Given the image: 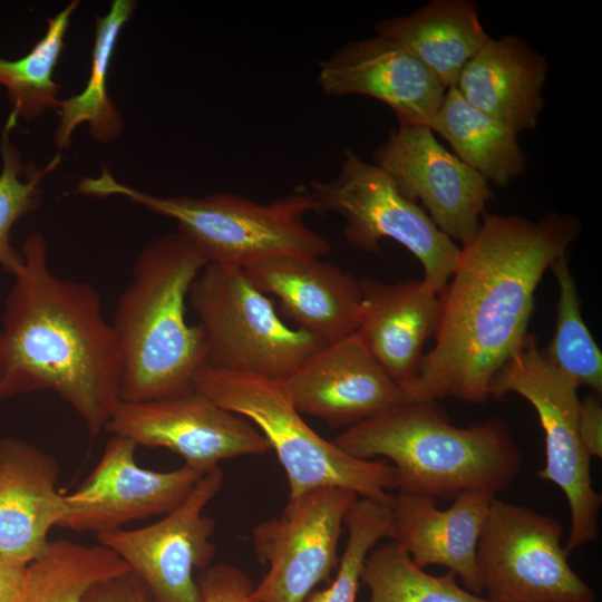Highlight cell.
<instances>
[{
	"mask_svg": "<svg viewBox=\"0 0 602 602\" xmlns=\"http://www.w3.org/2000/svg\"><path fill=\"white\" fill-rule=\"evenodd\" d=\"M317 79L326 95L380 100L399 125L430 127L447 90L404 47L379 35L349 42L320 61Z\"/></svg>",
	"mask_w": 602,
	"mask_h": 602,
	"instance_id": "cell-17",
	"label": "cell"
},
{
	"mask_svg": "<svg viewBox=\"0 0 602 602\" xmlns=\"http://www.w3.org/2000/svg\"><path fill=\"white\" fill-rule=\"evenodd\" d=\"M137 445L111 435L96 466L72 493L65 495L58 527L96 535L128 523L165 515L192 492L203 474L185 465L172 470L140 467Z\"/></svg>",
	"mask_w": 602,
	"mask_h": 602,
	"instance_id": "cell-15",
	"label": "cell"
},
{
	"mask_svg": "<svg viewBox=\"0 0 602 602\" xmlns=\"http://www.w3.org/2000/svg\"><path fill=\"white\" fill-rule=\"evenodd\" d=\"M59 465L25 439L0 438V555L22 565L48 546L65 513L57 489Z\"/></svg>",
	"mask_w": 602,
	"mask_h": 602,
	"instance_id": "cell-20",
	"label": "cell"
},
{
	"mask_svg": "<svg viewBox=\"0 0 602 602\" xmlns=\"http://www.w3.org/2000/svg\"><path fill=\"white\" fill-rule=\"evenodd\" d=\"M197 585L202 602H258L251 579L231 564L220 563L206 567Z\"/></svg>",
	"mask_w": 602,
	"mask_h": 602,
	"instance_id": "cell-32",
	"label": "cell"
},
{
	"mask_svg": "<svg viewBox=\"0 0 602 602\" xmlns=\"http://www.w3.org/2000/svg\"><path fill=\"white\" fill-rule=\"evenodd\" d=\"M301 414L331 426H355L407 401L357 333L323 346L282 380Z\"/></svg>",
	"mask_w": 602,
	"mask_h": 602,
	"instance_id": "cell-16",
	"label": "cell"
},
{
	"mask_svg": "<svg viewBox=\"0 0 602 602\" xmlns=\"http://www.w3.org/2000/svg\"><path fill=\"white\" fill-rule=\"evenodd\" d=\"M495 497L487 491H462L448 508L439 509L431 497L398 492L391 498L388 537L417 566H445L462 579L468 591L482 595L476 548Z\"/></svg>",
	"mask_w": 602,
	"mask_h": 602,
	"instance_id": "cell-19",
	"label": "cell"
},
{
	"mask_svg": "<svg viewBox=\"0 0 602 602\" xmlns=\"http://www.w3.org/2000/svg\"><path fill=\"white\" fill-rule=\"evenodd\" d=\"M79 1H71L48 18L45 35L32 49L17 59L0 57V85L7 89L12 113L30 122L47 110L58 109L60 86L54 71L65 47V37Z\"/></svg>",
	"mask_w": 602,
	"mask_h": 602,
	"instance_id": "cell-27",
	"label": "cell"
},
{
	"mask_svg": "<svg viewBox=\"0 0 602 602\" xmlns=\"http://www.w3.org/2000/svg\"><path fill=\"white\" fill-rule=\"evenodd\" d=\"M580 232V221L569 214L551 212L536 222L484 215L438 294L435 346L404 388L407 401L491 398L494 378L533 336L528 324L542 276Z\"/></svg>",
	"mask_w": 602,
	"mask_h": 602,
	"instance_id": "cell-1",
	"label": "cell"
},
{
	"mask_svg": "<svg viewBox=\"0 0 602 602\" xmlns=\"http://www.w3.org/2000/svg\"><path fill=\"white\" fill-rule=\"evenodd\" d=\"M127 571V564L99 543L50 541L27 565L19 602H84L96 584Z\"/></svg>",
	"mask_w": 602,
	"mask_h": 602,
	"instance_id": "cell-26",
	"label": "cell"
},
{
	"mask_svg": "<svg viewBox=\"0 0 602 602\" xmlns=\"http://www.w3.org/2000/svg\"><path fill=\"white\" fill-rule=\"evenodd\" d=\"M17 120V115L10 111L0 138V269L10 275L22 261L21 251L11 244V231L22 216L38 207L40 182L59 163L57 156L43 169L25 167L20 152L11 140Z\"/></svg>",
	"mask_w": 602,
	"mask_h": 602,
	"instance_id": "cell-30",
	"label": "cell"
},
{
	"mask_svg": "<svg viewBox=\"0 0 602 602\" xmlns=\"http://www.w3.org/2000/svg\"><path fill=\"white\" fill-rule=\"evenodd\" d=\"M361 305L356 333L402 389L419 371L424 346L438 327L440 301L423 280L386 283L360 280Z\"/></svg>",
	"mask_w": 602,
	"mask_h": 602,
	"instance_id": "cell-21",
	"label": "cell"
},
{
	"mask_svg": "<svg viewBox=\"0 0 602 602\" xmlns=\"http://www.w3.org/2000/svg\"><path fill=\"white\" fill-rule=\"evenodd\" d=\"M391 501L358 497L344 517L347 544L336 577L323 590L312 591L303 602H356L366 559L378 541L388 537Z\"/></svg>",
	"mask_w": 602,
	"mask_h": 602,
	"instance_id": "cell-31",
	"label": "cell"
},
{
	"mask_svg": "<svg viewBox=\"0 0 602 602\" xmlns=\"http://www.w3.org/2000/svg\"><path fill=\"white\" fill-rule=\"evenodd\" d=\"M559 284L556 324L552 341L543 351L547 359L579 387L596 395L602 391V352L581 312V300L566 254L550 266Z\"/></svg>",
	"mask_w": 602,
	"mask_h": 602,
	"instance_id": "cell-29",
	"label": "cell"
},
{
	"mask_svg": "<svg viewBox=\"0 0 602 602\" xmlns=\"http://www.w3.org/2000/svg\"><path fill=\"white\" fill-rule=\"evenodd\" d=\"M265 294L279 300L280 312L324 346L356 333L360 280L320 256H280L244 269Z\"/></svg>",
	"mask_w": 602,
	"mask_h": 602,
	"instance_id": "cell-18",
	"label": "cell"
},
{
	"mask_svg": "<svg viewBox=\"0 0 602 602\" xmlns=\"http://www.w3.org/2000/svg\"><path fill=\"white\" fill-rule=\"evenodd\" d=\"M557 520L494 498L479 533L476 563L492 602H595L561 545Z\"/></svg>",
	"mask_w": 602,
	"mask_h": 602,
	"instance_id": "cell-10",
	"label": "cell"
},
{
	"mask_svg": "<svg viewBox=\"0 0 602 602\" xmlns=\"http://www.w3.org/2000/svg\"><path fill=\"white\" fill-rule=\"evenodd\" d=\"M105 431L137 446L168 449L203 475L222 460L271 449L250 420L222 408L195 387L146 401H119Z\"/></svg>",
	"mask_w": 602,
	"mask_h": 602,
	"instance_id": "cell-13",
	"label": "cell"
},
{
	"mask_svg": "<svg viewBox=\"0 0 602 602\" xmlns=\"http://www.w3.org/2000/svg\"><path fill=\"white\" fill-rule=\"evenodd\" d=\"M579 386L538 350L531 337L491 383V397L515 392L535 409L545 441V466L537 472L564 493L570 508L569 555L599 535L602 496L592 485L590 462L579 431Z\"/></svg>",
	"mask_w": 602,
	"mask_h": 602,
	"instance_id": "cell-9",
	"label": "cell"
},
{
	"mask_svg": "<svg viewBox=\"0 0 602 602\" xmlns=\"http://www.w3.org/2000/svg\"><path fill=\"white\" fill-rule=\"evenodd\" d=\"M194 387L261 431L287 474L290 496L340 487L358 497L391 501L389 491L397 489L392 465L353 457L321 437L302 418L282 380L205 366Z\"/></svg>",
	"mask_w": 602,
	"mask_h": 602,
	"instance_id": "cell-6",
	"label": "cell"
},
{
	"mask_svg": "<svg viewBox=\"0 0 602 602\" xmlns=\"http://www.w3.org/2000/svg\"><path fill=\"white\" fill-rule=\"evenodd\" d=\"M137 2L114 0L105 16L96 18L95 41L91 51L89 78L85 88L58 107L59 124L54 139L58 149L70 145V137L79 125L86 123L94 140L109 143L123 129V117L107 91V76L117 39L130 19Z\"/></svg>",
	"mask_w": 602,
	"mask_h": 602,
	"instance_id": "cell-25",
	"label": "cell"
},
{
	"mask_svg": "<svg viewBox=\"0 0 602 602\" xmlns=\"http://www.w3.org/2000/svg\"><path fill=\"white\" fill-rule=\"evenodd\" d=\"M78 192L123 196L174 220L207 263L245 269L272 258H321L331 250L330 242L305 223L307 214L314 212L308 191L263 204L230 192L163 197L119 183L104 166L98 176L84 177Z\"/></svg>",
	"mask_w": 602,
	"mask_h": 602,
	"instance_id": "cell-5",
	"label": "cell"
},
{
	"mask_svg": "<svg viewBox=\"0 0 602 602\" xmlns=\"http://www.w3.org/2000/svg\"><path fill=\"white\" fill-rule=\"evenodd\" d=\"M223 480V472L216 467L155 523L96 535L144 583L154 602H202L194 572L208 567L215 554L211 540L215 522L204 509Z\"/></svg>",
	"mask_w": 602,
	"mask_h": 602,
	"instance_id": "cell-12",
	"label": "cell"
},
{
	"mask_svg": "<svg viewBox=\"0 0 602 602\" xmlns=\"http://www.w3.org/2000/svg\"><path fill=\"white\" fill-rule=\"evenodd\" d=\"M332 443L357 458L387 457L398 492L434 499L467 489L496 495L522 469V453L503 419L457 427L436 401H405L348 427Z\"/></svg>",
	"mask_w": 602,
	"mask_h": 602,
	"instance_id": "cell-4",
	"label": "cell"
},
{
	"mask_svg": "<svg viewBox=\"0 0 602 602\" xmlns=\"http://www.w3.org/2000/svg\"><path fill=\"white\" fill-rule=\"evenodd\" d=\"M547 71L546 59L520 37L489 38L454 87L470 106L518 134L537 126Z\"/></svg>",
	"mask_w": 602,
	"mask_h": 602,
	"instance_id": "cell-22",
	"label": "cell"
},
{
	"mask_svg": "<svg viewBox=\"0 0 602 602\" xmlns=\"http://www.w3.org/2000/svg\"><path fill=\"white\" fill-rule=\"evenodd\" d=\"M27 565L0 555V602H19L22 595Z\"/></svg>",
	"mask_w": 602,
	"mask_h": 602,
	"instance_id": "cell-35",
	"label": "cell"
},
{
	"mask_svg": "<svg viewBox=\"0 0 602 602\" xmlns=\"http://www.w3.org/2000/svg\"><path fill=\"white\" fill-rule=\"evenodd\" d=\"M188 304L207 346L206 366L283 380L324 344L291 328L244 269L207 263Z\"/></svg>",
	"mask_w": 602,
	"mask_h": 602,
	"instance_id": "cell-7",
	"label": "cell"
},
{
	"mask_svg": "<svg viewBox=\"0 0 602 602\" xmlns=\"http://www.w3.org/2000/svg\"><path fill=\"white\" fill-rule=\"evenodd\" d=\"M308 192L314 212L336 213L344 220V239L355 247L376 253L381 240L391 239L420 262L423 282L431 291L439 294L449 281L459 247L376 164L347 149L338 175L330 181L312 179Z\"/></svg>",
	"mask_w": 602,
	"mask_h": 602,
	"instance_id": "cell-8",
	"label": "cell"
},
{
	"mask_svg": "<svg viewBox=\"0 0 602 602\" xmlns=\"http://www.w3.org/2000/svg\"><path fill=\"white\" fill-rule=\"evenodd\" d=\"M207 264L183 233L157 237L138 254L111 322L120 360V401L194 388L207 363L202 327L186 321L190 288Z\"/></svg>",
	"mask_w": 602,
	"mask_h": 602,
	"instance_id": "cell-3",
	"label": "cell"
},
{
	"mask_svg": "<svg viewBox=\"0 0 602 602\" xmlns=\"http://www.w3.org/2000/svg\"><path fill=\"white\" fill-rule=\"evenodd\" d=\"M600 396V395H599ZM579 431L583 446L592 457H602V406L596 394L580 400Z\"/></svg>",
	"mask_w": 602,
	"mask_h": 602,
	"instance_id": "cell-34",
	"label": "cell"
},
{
	"mask_svg": "<svg viewBox=\"0 0 602 602\" xmlns=\"http://www.w3.org/2000/svg\"><path fill=\"white\" fill-rule=\"evenodd\" d=\"M20 251L0 317V399L51 391L96 438L120 401L113 326L91 284L52 271L40 233Z\"/></svg>",
	"mask_w": 602,
	"mask_h": 602,
	"instance_id": "cell-2",
	"label": "cell"
},
{
	"mask_svg": "<svg viewBox=\"0 0 602 602\" xmlns=\"http://www.w3.org/2000/svg\"><path fill=\"white\" fill-rule=\"evenodd\" d=\"M358 496L340 487H318L290 496L275 517L258 523L252 542L268 573L254 586L258 602H303L338 563L344 517Z\"/></svg>",
	"mask_w": 602,
	"mask_h": 602,
	"instance_id": "cell-11",
	"label": "cell"
},
{
	"mask_svg": "<svg viewBox=\"0 0 602 602\" xmlns=\"http://www.w3.org/2000/svg\"><path fill=\"white\" fill-rule=\"evenodd\" d=\"M375 30L404 47L446 89L491 38L472 0H434L410 14L376 22Z\"/></svg>",
	"mask_w": 602,
	"mask_h": 602,
	"instance_id": "cell-23",
	"label": "cell"
},
{
	"mask_svg": "<svg viewBox=\"0 0 602 602\" xmlns=\"http://www.w3.org/2000/svg\"><path fill=\"white\" fill-rule=\"evenodd\" d=\"M430 128L488 183L506 186L525 169L517 134L470 106L455 87L447 88Z\"/></svg>",
	"mask_w": 602,
	"mask_h": 602,
	"instance_id": "cell-24",
	"label": "cell"
},
{
	"mask_svg": "<svg viewBox=\"0 0 602 602\" xmlns=\"http://www.w3.org/2000/svg\"><path fill=\"white\" fill-rule=\"evenodd\" d=\"M84 602H154L144 583L129 570L96 584Z\"/></svg>",
	"mask_w": 602,
	"mask_h": 602,
	"instance_id": "cell-33",
	"label": "cell"
},
{
	"mask_svg": "<svg viewBox=\"0 0 602 602\" xmlns=\"http://www.w3.org/2000/svg\"><path fill=\"white\" fill-rule=\"evenodd\" d=\"M453 572L431 575L396 543L371 550L361 574L369 589L363 602H492L460 588Z\"/></svg>",
	"mask_w": 602,
	"mask_h": 602,
	"instance_id": "cell-28",
	"label": "cell"
},
{
	"mask_svg": "<svg viewBox=\"0 0 602 602\" xmlns=\"http://www.w3.org/2000/svg\"><path fill=\"white\" fill-rule=\"evenodd\" d=\"M383 169L409 201L426 213L449 239L469 241L494 198L489 183L447 151L430 127L398 125L373 153Z\"/></svg>",
	"mask_w": 602,
	"mask_h": 602,
	"instance_id": "cell-14",
	"label": "cell"
}]
</instances>
